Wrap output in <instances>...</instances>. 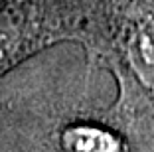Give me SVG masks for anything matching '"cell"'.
<instances>
[{"instance_id": "cell-2", "label": "cell", "mask_w": 154, "mask_h": 152, "mask_svg": "<svg viewBox=\"0 0 154 152\" xmlns=\"http://www.w3.org/2000/svg\"><path fill=\"white\" fill-rule=\"evenodd\" d=\"M26 42L22 20L10 12H0V73L24 54Z\"/></svg>"}, {"instance_id": "cell-3", "label": "cell", "mask_w": 154, "mask_h": 152, "mask_svg": "<svg viewBox=\"0 0 154 152\" xmlns=\"http://www.w3.org/2000/svg\"><path fill=\"white\" fill-rule=\"evenodd\" d=\"M63 146L69 152H121L119 140L101 129L77 126L63 134Z\"/></svg>"}, {"instance_id": "cell-1", "label": "cell", "mask_w": 154, "mask_h": 152, "mask_svg": "<svg viewBox=\"0 0 154 152\" xmlns=\"http://www.w3.org/2000/svg\"><path fill=\"white\" fill-rule=\"evenodd\" d=\"M122 59L146 89L154 91V0H127L119 16Z\"/></svg>"}]
</instances>
